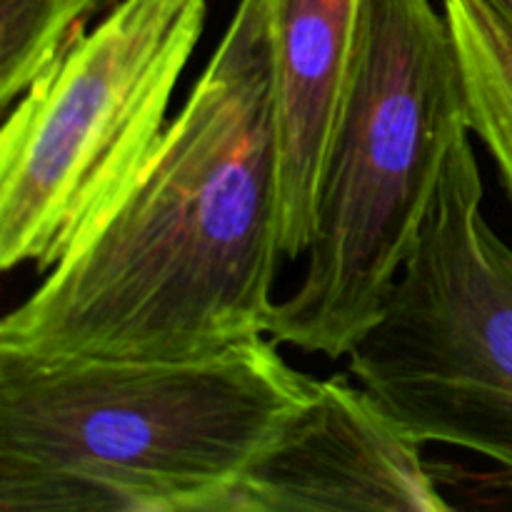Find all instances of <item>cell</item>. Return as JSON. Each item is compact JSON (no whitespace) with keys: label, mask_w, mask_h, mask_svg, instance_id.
Here are the masks:
<instances>
[{"label":"cell","mask_w":512,"mask_h":512,"mask_svg":"<svg viewBox=\"0 0 512 512\" xmlns=\"http://www.w3.org/2000/svg\"><path fill=\"white\" fill-rule=\"evenodd\" d=\"M280 245L270 0H240L138 173L0 323V353L175 360L265 333Z\"/></svg>","instance_id":"cell-1"},{"label":"cell","mask_w":512,"mask_h":512,"mask_svg":"<svg viewBox=\"0 0 512 512\" xmlns=\"http://www.w3.org/2000/svg\"><path fill=\"white\" fill-rule=\"evenodd\" d=\"M265 333L175 360L0 353V512H225L315 390Z\"/></svg>","instance_id":"cell-2"},{"label":"cell","mask_w":512,"mask_h":512,"mask_svg":"<svg viewBox=\"0 0 512 512\" xmlns=\"http://www.w3.org/2000/svg\"><path fill=\"white\" fill-rule=\"evenodd\" d=\"M470 133L458 50L433 0H365L353 93L335 138L303 283L265 335L330 360L378 320L455 143Z\"/></svg>","instance_id":"cell-3"},{"label":"cell","mask_w":512,"mask_h":512,"mask_svg":"<svg viewBox=\"0 0 512 512\" xmlns=\"http://www.w3.org/2000/svg\"><path fill=\"white\" fill-rule=\"evenodd\" d=\"M208 0H118L5 113L0 268L48 273L128 185L168 125Z\"/></svg>","instance_id":"cell-4"},{"label":"cell","mask_w":512,"mask_h":512,"mask_svg":"<svg viewBox=\"0 0 512 512\" xmlns=\"http://www.w3.org/2000/svg\"><path fill=\"white\" fill-rule=\"evenodd\" d=\"M348 358L358 383L420 443L468 450L512 480V248L483 215L470 133Z\"/></svg>","instance_id":"cell-5"},{"label":"cell","mask_w":512,"mask_h":512,"mask_svg":"<svg viewBox=\"0 0 512 512\" xmlns=\"http://www.w3.org/2000/svg\"><path fill=\"white\" fill-rule=\"evenodd\" d=\"M425 445L363 385L315 380L308 403L238 480L225 512H443Z\"/></svg>","instance_id":"cell-6"},{"label":"cell","mask_w":512,"mask_h":512,"mask_svg":"<svg viewBox=\"0 0 512 512\" xmlns=\"http://www.w3.org/2000/svg\"><path fill=\"white\" fill-rule=\"evenodd\" d=\"M283 258L308 253L335 138L353 93L365 0H270Z\"/></svg>","instance_id":"cell-7"},{"label":"cell","mask_w":512,"mask_h":512,"mask_svg":"<svg viewBox=\"0 0 512 512\" xmlns=\"http://www.w3.org/2000/svg\"><path fill=\"white\" fill-rule=\"evenodd\" d=\"M458 50L470 133L498 165L512 205V28L480 0H443Z\"/></svg>","instance_id":"cell-8"},{"label":"cell","mask_w":512,"mask_h":512,"mask_svg":"<svg viewBox=\"0 0 512 512\" xmlns=\"http://www.w3.org/2000/svg\"><path fill=\"white\" fill-rule=\"evenodd\" d=\"M118 0H0V105L8 108L45 65Z\"/></svg>","instance_id":"cell-9"},{"label":"cell","mask_w":512,"mask_h":512,"mask_svg":"<svg viewBox=\"0 0 512 512\" xmlns=\"http://www.w3.org/2000/svg\"><path fill=\"white\" fill-rule=\"evenodd\" d=\"M480 3L488 5L498 18H503L512 28V0H480Z\"/></svg>","instance_id":"cell-10"}]
</instances>
